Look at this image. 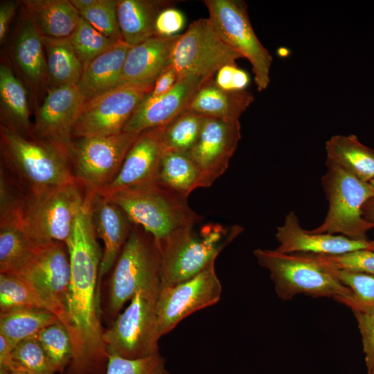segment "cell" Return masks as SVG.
I'll return each instance as SVG.
<instances>
[{
  "instance_id": "6da1fadb",
  "label": "cell",
  "mask_w": 374,
  "mask_h": 374,
  "mask_svg": "<svg viewBox=\"0 0 374 374\" xmlns=\"http://www.w3.org/2000/svg\"><path fill=\"white\" fill-rule=\"evenodd\" d=\"M93 197L91 193L86 195L66 244L71 279L65 327L71 337L73 356L65 374H105L109 361L99 318L102 254L93 222Z\"/></svg>"
},
{
  "instance_id": "7a4b0ae2",
  "label": "cell",
  "mask_w": 374,
  "mask_h": 374,
  "mask_svg": "<svg viewBox=\"0 0 374 374\" xmlns=\"http://www.w3.org/2000/svg\"><path fill=\"white\" fill-rule=\"evenodd\" d=\"M253 255L267 269L278 296L289 301L299 294L332 298L341 303L351 295L337 276V270L323 255L285 253L258 248Z\"/></svg>"
},
{
  "instance_id": "3957f363",
  "label": "cell",
  "mask_w": 374,
  "mask_h": 374,
  "mask_svg": "<svg viewBox=\"0 0 374 374\" xmlns=\"http://www.w3.org/2000/svg\"><path fill=\"white\" fill-rule=\"evenodd\" d=\"M105 198L116 204L131 223L150 234L159 246L195 228L203 219L190 207L188 197L157 183L124 188Z\"/></svg>"
},
{
  "instance_id": "277c9868",
  "label": "cell",
  "mask_w": 374,
  "mask_h": 374,
  "mask_svg": "<svg viewBox=\"0 0 374 374\" xmlns=\"http://www.w3.org/2000/svg\"><path fill=\"white\" fill-rule=\"evenodd\" d=\"M78 179L57 187L32 191L23 199L18 224L36 247L57 241L69 242L85 198Z\"/></svg>"
},
{
  "instance_id": "5b68a950",
  "label": "cell",
  "mask_w": 374,
  "mask_h": 374,
  "mask_svg": "<svg viewBox=\"0 0 374 374\" xmlns=\"http://www.w3.org/2000/svg\"><path fill=\"white\" fill-rule=\"evenodd\" d=\"M161 269V249L154 238L139 226L131 228L109 280V316L115 319L139 290L159 293Z\"/></svg>"
},
{
  "instance_id": "8992f818",
  "label": "cell",
  "mask_w": 374,
  "mask_h": 374,
  "mask_svg": "<svg viewBox=\"0 0 374 374\" xmlns=\"http://www.w3.org/2000/svg\"><path fill=\"white\" fill-rule=\"evenodd\" d=\"M238 225L207 224L199 233L181 231L160 244L161 287L186 280L215 261L220 251L241 232Z\"/></svg>"
},
{
  "instance_id": "52a82bcc",
  "label": "cell",
  "mask_w": 374,
  "mask_h": 374,
  "mask_svg": "<svg viewBox=\"0 0 374 374\" xmlns=\"http://www.w3.org/2000/svg\"><path fill=\"white\" fill-rule=\"evenodd\" d=\"M326 166L321 184L328 210L323 222L310 231L367 240L366 233L374 225L364 218L363 206L374 197V189L370 183L358 179L327 159Z\"/></svg>"
},
{
  "instance_id": "ba28073f",
  "label": "cell",
  "mask_w": 374,
  "mask_h": 374,
  "mask_svg": "<svg viewBox=\"0 0 374 374\" xmlns=\"http://www.w3.org/2000/svg\"><path fill=\"white\" fill-rule=\"evenodd\" d=\"M159 293L138 291L103 332L108 355L139 359L159 353L157 301Z\"/></svg>"
},
{
  "instance_id": "9c48e42d",
  "label": "cell",
  "mask_w": 374,
  "mask_h": 374,
  "mask_svg": "<svg viewBox=\"0 0 374 374\" xmlns=\"http://www.w3.org/2000/svg\"><path fill=\"white\" fill-rule=\"evenodd\" d=\"M1 139L6 157L31 192L78 179L69 166L70 159L54 146L28 140L6 125L1 126Z\"/></svg>"
},
{
  "instance_id": "30bf717a",
  "label": "cell",
  "mask_w": 374,
  "mask_h": 374,
  "mask_svg": "<svg viewBox=\"0 0 374 374\" xmlns=\"http://www.w3.org/2000/svg\"><path fill=\"white\" fill-rule=\"evenodd\" d=\"M208 19L220 37L247 59L259 91L270 82L273 58L257 37L250 22L247 6L241 0H204Z\"/></svg>"
},
{
  "instance_id": "8fae6325",
  "label": "cell",
  "mask_w": 374,
  "mask_h": 374,
  "mask_svg": "<svg viewBox=\"0 0 374 374\" xmlns=\"http://www.w3.org/2000/svg\"><path fill=\"white\" fill-rule=\"evenodd\" d=\"M242 56L220 37L208 18L191 23L175 43L170 65L179 78L193 75L204 80L214 78L225 65H237Z\"/></svg>"
},
{
  "instance_id": "7c38bea8",
  "label": "cell",
  "mask_w": 374,
  "mask_h": 374,
  "mask_svg": "<svg viewBox=\"0 0 374 374\" xmlns=\"http://www.w3.org/2000/svg\"><path fill=\"white\" fill-rule=\"evenodd\" d=\"M140 134L121 132L73 142L71 161L86 190L97 193L115 178Z\"/></svg>"
},
{
  "instance_id": "4fadbf2b",
  "label": "cell",
  "mask_w": 374,
  "mask_h": 374,
  "mask_svg": "<svg viewBox=\"0 0 374 374\" xmlns=\"http://www.w3.org/2000/svg\"><path fill=\"white\" fill-rule=\"evenodd\" d=\"M66 245L51 242L39 246L24 268L16 275L33 288L47 310L64 326L71 279V265Z\"/></svg>"
},
{
  "instance_id": "5bb4252c",
  "label": "cell",
  "mask_w": 374,
  "mask_h": 374,
  "mask_svg": "<svg viewBox=\"0 0 374 374\" xmlns=\"http://www.w3.org/2000/svg\"><path fill=\"white\" fill-rule=\"evenodd\" d=\"M153 86L125 84L82 105L73 128V136L87 138L118 134Z\"/></svg>"
},
{
  "instance_id": "9a60e30c",
  "label": "cell",
  "mask_w": 374,
  "mask_h": 374,
  "mask_svg": "<svg viewBox=\"0 0 374 374\" xmlns=\"http://www.w3.org/2000/svg\"><path fill=\"white\" fill-rule=\"evenodd\" d=\"M221 294L222 285L215 272V261L186 280L161 287L157 314L161 337L190 314L215 305Z\"/></svg>"
},
{
  "instance_id": "2e32d148",
  "label": "cell",
  "mask_w": 374,
  "mask_h": 374,
  "mask_svg": "<svg viewBox=\"0 0 374 374\" xmlns=\"http://www.w3.org/2000/svg\"><path fill=\"white\" fill-rule=\"evenodd\" d=\"M84 102L77 85L51 87L35 113L33 135L71 161L73 128Z\"/></svg>"
},
{
  "instance_id": "e0dca14e",
  "label": "cell",
  "mask_w": 374,
  "mask_h": 374,
  "mask_svg": "<svg viewBox=\"0 0 374 374\" xmlns=\"http://www.w3.org/2000/svg\"><path fill=\"white\" fill-rule=\"evenodd\" d=\"M239 120L205 118L200 135L187 152L201 175V188L210 187L229 167L239 141Z\"/></svg>"
},
{
  "instance_id": "ac0fdd59",
  "label": "cell",
  "mask_w": 374,
  "mask_h": 374,
  "mask_svg": "<svg viewBox=\"0 0 374 374\" xmlns=\"http://www.w3.org/2000/svg\"><path fill=\"white\" fill-rule=\"evenodd\" d=\"M165 126L141 132L133 144L115 178L97 193L107 197L120 190L157 183V172L164 150Z\"/></svg>"
},
{
  "instance_id": "d6986e66",
  "label": "cell",
  "mask_w": 374,
  "mask_h": 374,
  "mask_svg": "<svg viewBox=\"0 0 374 374\" xmlns=\"http://www.w3.org/2000/svg\"><path fill=\"white\" fill-rule=\"evenodd\" d=\"M203 81L198 76L187 75L181 77L164 94L152 97L148 93L125 124L123 132L140 134L152 128L166 126L185 110Z\"/></svg>"
},
{
  "instance_id": "ffe728a7",
  "label": "cell",
  "mask_w": 374,
  "mask_h": 374,
  "mask_svg": "<svg viewBox=\"0 0 374 374\" xmlns=\"http://www.w3.org/2000/svg\"><path fill=\"white\" fill-rule=\"evenodd\" d=\"M278 246L276 251L285 253H311L336 256L370 249L368 240H356L342 235L314 233L303 229L294 211L285 216L275 235Z\"/></svg>"
},
{
  "instance_id": "44dd1931",
  "label": "cell",
  "mask_w": 374,
  "mask_h": 374,
  "mask_svg": "<svg viewBox=\"0 0 374 374\" xmlns=\"http://www.w3.org/2000/svg\"><path fill=\"white\" fill-rule=\"evenodd\" d=\"M178 36H155L131 46L126 56L119 86H154L159 76L171 64L172 53Z\"/></svg>"
},
{
  "instance_id": "7402d4cb",
  "label": "cell",
  "mask_w": 374,
  "mask_h": 374,
  "mask_svg": "<svg viewBox=\"0 0 374 374\" xmlns=\"http://www.w3.org/2000/svg\"><path fill=\"white\" fill-rule=\"evenodd\" d=\"M95 231L103 242L98 286L103 277L116 263L131 230L130 222L125 213L114 203L96 194L92 205Z\"/></svg>"
},
{
  "instance_id": "603a6c76",
  "label": "cell",
  "mask_w": 374,
  "mask_h": 374,
  "mask_svg": "<svg viewBox=\"0 0 374 374\" xmlns=\"http://www.w3.org/2000/svg\"><path fill=\"white\" fill-rule=\"evenodd\" d=\"M253 100V95L246 89H223L215 83L213 78L203 81L184 111L205 118L239 120Z\"/></svg>"
},
{
  "instance_id": "cb8c5ba5",
  "label": "cell",
  "mask_w": 374,
  "mask_h": 374,
  "mask_svg": "<svg viewBox=\"0 0 374 374\" xmlns=\"http://www.w3.org/2000/svg\"><path fill=\"white\" fill-rule=\"evenodd\" d=\"M130 47L125 42H119L84 66L77 87L85 101L119 86Z\"/></svg>"
},
{
  "instance_id": "d4e9b609",
  "label": "cell",
  "mask_w": 374,
  "mask_h": 374,
  "mask_svg": "<svg viewBox=\"0 0 374 374\" xmlns=\"http://www.w3.org/2000/svg\"><path fill=\"white\" fill-rule=\"evenodd\" d=\"M174 3L172 1H118L117 18L124 42L134 46L157 36L155 21L158 15Z\"/></svg>"
},
{
  "instance_id": "484cf974",
  "label": "cell",
  "mask_w": 374,
  "mask_h": 374,
  "mask_svg": "<svg viewBox=\"0 0 374 374\" xmlns=\"http://www.w3.org/2000/svg\"><path fill=\"white\" fill-rule=\"evenodd\" d=\"M24 4L44 37H69L81 17L70 1L29 0Z\"/></svg>"
},
{
  "instance_id": "4316f807",
  "label": "cell",
  "mask_w": 374,
  "mask_h": 374,
  "mask_svg": "<svg viewBox=\"0 0 374 374\" xmlns=\"http://www.w3.org/2000/svg\"><path fill=\"white\" fill-rule=\"evenodd\" d=\"M326 159L364 182L374 179V148L362 143L356 135H335L325 145Z\"/></svg>"
},
{
  "instance_id": "83f0119b",
  "label": "cell",
  "mask_w": 374,
  "mask_h": 374,
  "mask_svg": "<svg viewBox=\"0 0 374 374\" xmlns=\"http://www.w3.org/2000/svg\"><path fill=\"white\" fill-rule=\"evenodd\" d=\"M14 55L19 68L30 84L37 85L47 78L44 37L29 15L21 21Z\"/></svg>"
},
{
  "instance_id": "f1b7e54d",
  "label": "cell",
  "mask_w": 374,
  "mask_h": 374,
  "mask_svg": "<svg viewBox=\"0 0 374 374\" xmlns=\"http://www.w3.org/2000/svg\"><path fill=\"white\" fill-rule=\"evenodd\" d=\"M44 44L47 78L51 87L77 85L83 72L84 65L69 38L44 37Z\"/></svg>"
},
{
  "instance_id": "f546056e",
  "label": "cell",
  "mask_w": 374,
  "mask_h": 374,
  "mask_svg": "<svg viewBox=\"0 0 374 374\" xmlns=\"http://www.w3.org/2000/svg\"><path fill=\"white\" fill-rule=\"evenodd\" d=\"M157 183L188 197L201 188L200 172L187 152L164 149L157 172Z\"/></svg>"
},
{
  "instance_id": "4dcf8cb0",
  "label": "cell",
  "mask_w": 374,
  "mask_h": 374,
  "mask_svg": "<svg viewBox=\"0 0 374 374\" xmlns=\"http://www.w3.org/2000/svg\"><path fill=\"white\" fill-rule=\"evenodd\" d=\"M59 321L51 312L40 308H21L0 313V335L14 348L37 336L48 326Z\"/></svg>"
},
{
  "instance_id": "1f68e13d",
  "label": "cell",
  "mask_w": 374,
  "mask_h": 374,
  "mask_svg": "<svg viewBox=\"0 0 374 374\" xmlns=\"http://www.w3.org/2000/svg\"><path fill=\"white\" fill-rule=\"evenodd\" d=\"M37 247L24 233L17 221L1 222V274H18L31 258Z\"/></svg>"
},
{
  "instance_id": "d6a6232c",
  "label": "cell",
  "mask_w": 374,
  "mask_h": 374,
  "mask_svg": "<svg viewBox=\"0 0 374 374\" xmlns=\"http://www.w3.org/2000/svg\"><path fill=\"white\" fill-rule=\"evenodd\" d=\"M0 98L3 113L10 125L8 127L17 132L28 128L26 91L11 69L3 64L0 65Z\"/></svg>"
},
{
  "instance_id": "836d02e7",
  "label": "cell",
  "mask_w": 374,
  "mask_h": 374,
  "mask_svg": "<svg viewBox=\"0 0 374 374\" xmlns=\"http://www.w3.org/2000/svg\"><path fill=\"white\" fill-rule=\"evenodd\" d=\"M205 117L184 111L165 126L164 149L188 152L195 145Z\"/></svg>"
},
{
  "instance_id": "e575fe53",
  "label": "cell",
  "mask_w": 374,
  "mask_h": 374,
  "mask_svg": "<svg viewBox=\"0 0 374 374\" xmlns=\"http://www.w3.org/2000/svg\"><path fill=\"white\" fill-rule=\"evenodd\" d=\"M54 372H66L73 356L70 335L60 321L42 329L37 336Z\"/></svg>"
},
{
  "instance_id": "d590c367",
  "label": "cell",
  "mask_w": 374,
  "mask_h": 374,
  "mask_svg": "<svg viewBox=\"0 0 374 374\" xmlns=\"http://www.w3.org/2000/svg\"><path fill=\"white\" fill-rule=\"evenodd\" d=\"M21 308L46 310L33 288L21 276L0 274V313Z\"/></svg>"
},
{
  "instance_id": "8d00e7d4",
  "label": "cell",
  "mask_w": 374,
  "mask_h": 374,
  "mask_svg": "<svg viewBox=\"0 0 374 374\" xmlns=\"http://www.w3.org/2000/svg\"><path fill=\"white\" fill-rule=\"evenodd\" d=\"M69 38L84 66L119 42L100 33L82 17Z\"/></svg>"
},
{
  "instance_id": "74e56055",
  "label": "cell",
  "mask_w": 374,
  "mask_h": 374,
  "mask_svg": "<svg viewBox=\"0 0 374 374\" xmlns=\"http://www.w3.org/2000/svg\"><path fill=\"white\" fill-rule=\"evenodd\" d=\"M337 274L351 292L350 296L341 303L352 311L374 307V275L344 269H337Z\"/></svg>"
},
{
  "instance_id": "f35d334b",
  "label": "cell",
  "mask_w": 374,
  "mask_h": 374,
  "mask_svg": "<svg viewBox=\"0 0 374 374\" xmlns=\"http://www.w3.org/2000/svg\"><path fill=\"white\" fill-rule=\"evenodd\" d=\"M117 2L98 0L93 6L80 12V15L105 36L116 42H124L118 22Z\"/></svg>"
},
{
  "instance_id": "ab89813d",
  "label": "cell",
  "mask_w": 374,
  "mask_h": 374,
  "mask_svg": "<svg viewBox=\"0 0 374 374\" xmlns=\"http://www.w3.org/2000/svg\"><path fill=\"white\" fill-rule=\"evenodd\" d=\"M13 364L32 374H55L37 337L25 339L12 350Z\"/></svg>"
},
{
  "instance_id": "60d3db41",
  "label": "cell",
  "mask_w": 374,
  "mask_h": 374,
  "mask_svg": "<svg viewBox=\"0 0 374 374\" xmlns=\"http://www.w3.org/2000/svg\"><path fill=\"white\" fill-rule=\"evenodd\" d=\"M105 374H168L164 358L159 353L139 358L126 359L109 355Z\"/></svg>"
},
{
  "instance_id": "b9f144b4",
  "label": "cell",
  "mask_w": 374,
  "mask_h": 374,
  "mask_svg": "<svg viewBox=\"0 0 374 374\" xmlns=\"http://www.w3.org/2000/svg\"><path fill=\"white\" fill-rule=\"evenodd\" d=\"M362 336L368 374L374 373V307L353 310Z\"/></svg>"
},
{
  "instance_id": "7bdbcfd3",
  "label": "cell",
  "mask_w": 374,
  "mask_h": 374,
  "mask_svg": "<svg viewBox=\"0 0 374 374\" xmlns=\"http://www.w3.org/2000/svg\"><path fill=\"white\" fill-rule=\"evenodd\" d=\"M325 256L337 269L374 275V251L362 249L341 255Z\"/></svg>"
},
{
  "instance_id": "ee69618b",
  "label": "cell",
  "mask_w": 374,
  "mask_h": 374,
  "mask_svg": "<svg viewBox=\"0 0 374 374\" xmlns=\"http://www.w3.org/2000/svg\"><path fill=\"white\" fill-rule=\"evenodd\" d=\"M215 74V83L219 87L228 91L245 90L250 82L248 73L239 69L237 65H225Z\"/></svg>"
},
{
  "instance_id": "f6af8a7d",
  "label": "cell",
  "mask_w": 374,
  "mask_h": 374,
  "mask_svg": "<svg viewBox=\"0 0 374 374\" xmlns=\"http://www.w3.org/2000/svg\"><path fill=\"white\" fill-rule=\"evenodd\" d=\"M185 17L178 9L169 6L161 10L155 21L157 36L170 37L177 35L185 26Z\"/></svg>"
},
{
  "instance_id": "bcb514c9",
  "label": "cell",
  "mask_w": 374,
  "mask_h": 374,
  "mask_svg": "<svg viewBox=\"0 0 374 374\" xmlns=\"http://www.w3.org/2000/svg\"><path fill=\"white\" fill-rule=\"evenodd\" d=\"M179 79L175 69L170 65L155 81L150 96L156 97L169 91Z\"/></svg>"
},
{
  "instance_id": "7dc6e473",
  "label": "cell",
  "mask_w": 374,
  "mask_h": 374,
  "mask_svg": "<svg viewBox=\"0 0 374 374\" xmlns=\"http://www.w3.org/2000/svg\"><path fill=\"white\" fill-rule=\"evenodd\" d=\"M17 8L15 1H3L0 6V41L6 37L9 25Z\"/></svg>"
},
{
  "instance_id": "c3c4849f",
  "label": "cell",
  "mask_w": 374,
  "mask_h": 374,
  "mask_svg": "<svg viewBox=\"0 0 374 374\" xmlns=\"http://www.w3.org/2000/svg\"><path fill=\"white\" fill-rule=\"evenodd\" d=\"M12 350L7 339L0 335V374H10L13 366Z\"/></svg>"
},
{
  "instance_id": "681fc988",
  "label": "cell",
  "mask_w": 374,
  "mask_h": 374,
  "mask_svg": "<svg viewBox=\"0 0 374 374\" xmlns=\"http://www.w3.org/2000/svg\"><path fill=\"white\" fill-rule=\"evenodd\" d=\"M364 217L374 225V197L368 200L363 206ZM374 251V240L370 241V249Z\"/></svg>"
},
{
  "instance_id": "f907efd6",
  "label": "cell",
  "mask_w": 374,
  "mask_h": 374,
  "mask_svg": "<svg viewBox=\"0 0 374 374\" xmlns=\"http://www.w3.org/2000/svg\"><path fill=\"white\" fill-rule=\"evenodd\" d=\"M98 0H71L70 2L78 10L83 11L93 6L97 3Z\"/></svg>"
},
{
  "instance_id": "816d5d0a",
  "label": "cell",
  "mask_w": 374,
  "mask_h": 374,
  "mask_svg": "<svg viewBox=\"0 0 374 374\" xmlns=\"http://www.w3.org/2000/svg\"><path fill=\"white\" fill-rule=\"evenodd\" d=\"M10 374H32L30 372L24 370V368L13 364Z\"/></svg>"
},
{
  "instance_id": "f5cc1de1",
  "label": "cell",
  "mask_w": 374,
  "mask_h": 374,
  "mask_svg": "<svg viewBox=\"0 0 374 374\" xmlns=\"http://www.w3.org/2000/svg\"><path fill=\"white\" fill-rule=\"evenodd\" d=\"M369 183L371 185V186L373 187V188L374 189V179H372Z\"/></svg>"
},
{
  "instance_id": "db71d44e",
  "label": "cell",
  "mask_w": 374,
  "mask_h": 374,
  "mask_svg": "<svg viewBox=\"0 0 374 374\" xmlns=\"http://www.w3.org/2000/svg\"><path fill=\"white\" fill-rule=\"evenodd\" d=\"M374 374V373H373Z\"/></svg>"
}]
</instances>
